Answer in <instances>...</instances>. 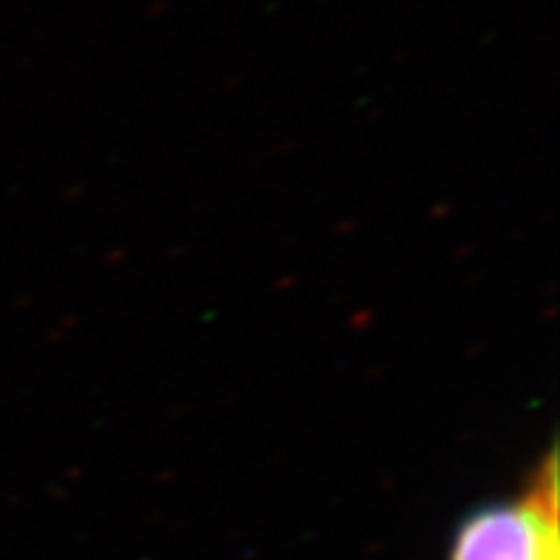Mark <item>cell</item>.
<instances>
[{"mask_svg":"<svg viewBox=\"0 0 560 560\" xmlns=\"http://www.w3.org/2000/svg\"><path fill=\"white\" fill-rule=\"evenodd\" d=\"M452 560H560L556 457L527 499L488 506L462 524Z\"/></svg>","mask_w":560,"mask_h":560,"instance_id":"6da1fadb","label":"cell"}]
</instances>
